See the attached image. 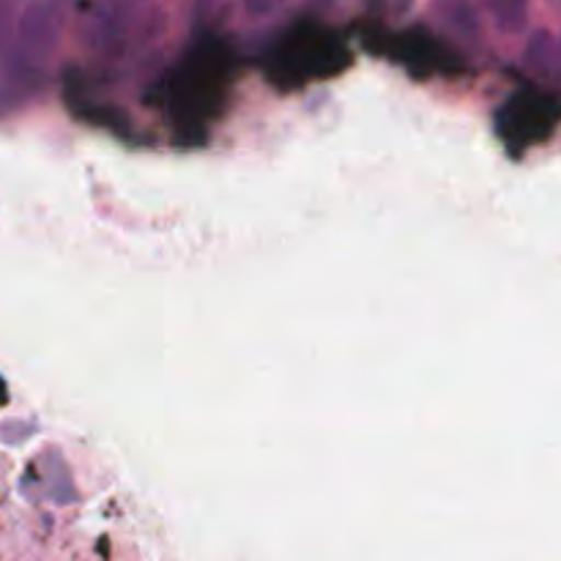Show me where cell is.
I'll return each instance as SVG.
<instances>
[{
    "label": "cell",
    "instance_id": "obj_8",
    "mask_svg": "<svg viewBox=\"0 0 561 561\" xmlns=\"http://www.w3.org/2000/svg\"><path fill=\"white\" fill-rule=\"evenodd\" d=\"M16 3H20V0H0V31H3L5 22H9L11 9H14Z\"/></svg>",
    "mask_w": 561,
    "mask_h": 561
},
{
    "label": "cell",
    "instance_id": "obj_2",
    "mask_svg": "<svg viewBox=\"0 0 561 561\" xmlns=\"http://www.w3.org/2000/svg\"><path fill=\"white\" fill-rule=\"evenodd\" d=\"M135 0H99L88 16V42L96 49L121 47L135 22Z\"/></svg>",
    "mask_w": 561,
    "mask_h": 561
},
{
    "label": "cell",
    "instance_id": "obj_7",
    "mask_svg": "<svg viewBox=\"0 0 561 561\" xmlns=\"http://www.w3.org/2000/svg\"><path fill=\"white\" fill-rule=\"evenodd\" d=\"M383 5H387L389 11H394V14H405V11H411L414 0H383Z\"/></svg>",
    "mask_w": 561,
    "mask_h": 561
},
{
    "label": "cell",
    "instance_id": "obj_3",
    "mask_svg": "<svg viewBox=\"0 0 561 561\" xmlns=\"http://www.w3.org/2000/svg\"><path fill=\"white\" fill-rule=\"evenodd\" d=\"M524 66L531 71V75L540 77L546 85H559L561 53H559V42L557 36H553V31L540 27V31H535L529 38H526Z\"/></svg>",
    "mask_w": 561,
    "mask_h": 561
},
{
    "label": "cell",
    "instance_id": "obj_1",
    "mask_svg": "<svg viewBox=\"0 0 561 561\" xmlns=\"http://www.w3.org/2000/svg\"><path fill=\"white\" fill-rule=\"evenodd\" d=\"M64 22V0H36L20 16L16 44L27 64H42L53 55Z\"/></svg>",
    "mask_w": 561,
    "mask_h": 561
},
{
    "label": "cell",
    "instance_id": "obj_4",
    "mask_svg": "<svg viewBox=\"0 0 561 561\" xmlns=\"http://www.w3.org/2000/svg\"><path fill=\"white\" fill-rule=\"evenodd\" d=\"M436 16L460 42L482 38V16L471 0H436Z\"/></svg>",
    "mask_w": 561,
    "mask_h": 561
},
{
    "label": "cell",
    "instance_id": "obj_6",
    "mask_svg": "<svg viewBox=\"0 0 561 561\" xmlns=\"http://www.w3.org/2000/svg\"><path fill=\"white\" fill-rule=\"evenodd\" d=\"M288 0H241V9L250 20H266L274 11H279Z\"/></svg>",
    "mask_w": 561,
    "mask_h": 561
},
{
    "label": "cell",
    "instance_id": "obj_5",
    "mask_svg": "<svg viewBox=\"0 0 561 561\" xmlns=\"http://www.w3.org/2000/svg\"><path fill=\"white\" fill-rule=\"evenodd\" d=\"M496 27L507 36H518L529 22V0H482Z\"/></svg>",
    "mask_w": 561,
    "mask_h": 561
},
{
    "label": "cell",
    "instance_id": "obj_9",
    "mask_svg": "<svg viewBox=\"0 0 561 561\" xmlns=\"http://www.w3.org/2000/svg\"><path fill=\"white\" fill-rule=\"evenodd\" d=\"M329 3H332V0H312V5H318V9H327Z\"/></svg>",
    "mask_w": 561,
    "mask_h": 561
}]
</instances>
